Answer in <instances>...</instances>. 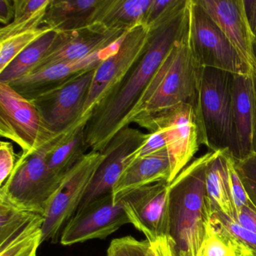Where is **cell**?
Instances as JSON below:
<instances>
[{"label": "cell", "mask_w": 256, "mask_h": 256, "mask_svg": "<svg viewBox=\"0 0 256 256\" xmlns=\"http://www.w3.org/2000/svg\"><path fill=\"white\" fill-rule=\"evenodd\" d=\"M187 4L174 20L151 34L149 46L140 60L92 110L84 126L85 142L90 151L102 152L120 130L130 126L132 112L184 30Z\"/></svg>", "instance_id": "6da1fadb"}, {"label": "cell", "mask_w": 256, "mask_h": 256, "mask_svg": "<svg viewBox=\"0 0 256 256\" xmlns=\"http://www.w3.org/2000/svg\"><path fill=\"white\" fill-rule=\"evenodd\" d=\"M204 68L193 53L188 12L184 30L151 78L128 118L140 127L181 104L196 108Z\"/></svg>", "instance_id": "7a4b0ae2"}, {"label": "cell", "mask_w": 256, "mask_h": 256, "mask_svg": "<svg viewBox=\"0 0 256 256\" xmlns=\"http://www.w3.org/2000/svg\"><path fill=\"white\" fill-rule=\"evenodd\" d=\"M214 154L192 162L169 184L168 236L178 256H198L210 230L214 203L206 192V170Z\"/></svg>", "instance_id": "3957f363"}, {"label": "cell", "mask_w": 256, "mask_h": 256, "mask_svg": "<svg viewBox=\"0 0 256 256\" xmlns=\"http://www.w3.org/2000/svg\"><path fill=\"white\" fill-rule=\"evenodd\" d=\"M234 74L204 68L196 102V119L200 144L210 151H228L235 161L239 148L233 115Z\"/></svg>", "instance_id": "277c9868"}, {"label": "cell", "mask_w": 256, "mask_h": 256, "mask_svg": "<svg viewBox=\"0 0 256 256\" xmlns=\"http://www.w3.org/2000/svg\"><path fill=\"white\" fill-rule=\"evenodd\" d=\"M60 134L38 150L19 156L12 173L0 187V194L22 209L44 215L49 199L62 180L50 172L46 162L48 152Z\"/></svg>", "instance_id": "5b68a950"}, {"label": "cell", "mask_w": 256, "mask_h": 256, "mask_svg": "<svg viewBox=\"0 0 256 256\" xmlns=\"http://www.w3.org/2000/svg\"><path fill=\"white\" fill-rule=\"evenodd\" d=\"M104 158L102 152L90 151L64 176L49 199L44 210L42 242L56 244L66 224L76 214Z\"/></svg>", "instance_id": "8992f818"}, {"label": "cell", "mask_w": 256, "mask_h": 256, "mask_svg": "<svg viewBox=\"0 0 256 256\" xmlns=\"http://www.w3.org/2000/svg\"><path fill=\"white\" fill-rule=\"evenodd\" d=\"M0 134L17 144L22 154L28 155L60 134L50 130L30 100L8 84L0 83Z\"/></svg>", "instance_id": "52a82bcc"}, {"label": "cell", "mask_w": 256, "mask_h": 256, "mask_svg": "<svg viewBox=\"0 0 256 256\" xmlns=\"http://www.w3.org/2000/svg\"><path fill=\"white\" fill-rule=\"evenodd\" d=\"M151 34L139 26L120 40L114 52L96 68L79 124H86L92 110L131 71L148 49Z\"/></svg>", "instance_id": "ba28073f"}, {"label": "cell", "mask_w": 256, "mask_h": 256, "mask_svg": "<svg viewBox=\"0 0 256 256\" xmlns=\"http://www.w3.org/2000/svg\"><path fill=\"white\" fill-rule=\"evenodd\" d=\"M188 12L192 47L199 64L203 68L251 76L222 31L197 0H188Z\"/></svg>", "instance_id": "9c48e42d"}, {"label": "cell", "mask_w": 256, "mask_h": 256, "mask_svg": "<svg viewBox=\"0 0 256 256\" xmlns=\"http://www.w3.org/2000/svg\"><path fill=\"white\" fill-rule=\"evenodd\" d=\"M142 127L150 133L164 131L170 162V184L198 150L200 140L194 106L180 104L150 120Z\"/></svg>", "instance_id": "30bf717a"}, {"label": "cell", "mask_w": 256, "mask_h": 256, "mask_svg": "<svg viewBox=\"0 0 256 256\" xmlns=\"http://www.w3.org/2000/svg\"><path fill=\"white\" fill-rule=\"evenodd\" d=\"M95 70L80 73L59 88L31 100L54 132L62 134L80 125Z\"/></svg>", "instance_id": "8fae6325"}, {"label": "cell", "mask_w": 256, "mask_h": 256, "mask_svg": "<svg viewBox=\"0 0 256 256\" xmlns=\"http://www.w3.org/2000/svg\"><path fill=\"white\" fill-rule=\"evenodd\" d=\"M128 223L120 202L114 203L109 193L78 210L64 227L60 242L67 246L91 240L106 239Z\"/></svg>", "instance_id": "7c38bea8"}, {"label": "cell", "mask_w": 256, "mask_h": 256, "mask_svg": "<svg viewBox=\"0 0 256 256\" xmlns=\"http://www.w3.org/2000/svg\"><path fill=\"white\" fill-rule=\"evenodd\" d=\"M169 197V184L162 181L134 190L119 202L130 223L152 241L168 235Z\"/></svg>", "instance_id": "4fadbf2b"}, {"label": "cell", "mask_w": 256, "mask_h": 256, "mask_svg": "<svg viewBox=\"0 0 256 256\" xmlns=\"http://www.w3.org/2000/svg\"><path fill=\"white\" fill-rule=\"evenodd\" d=\"M126 34L119 30L108 29L100 23L72 32H58L50 52L31 73L56 64L76 62L102 52L118 42Z\"/></svg>", "instance_id": "5bb4252c"}, {"label": "cell", "mask_w": 256, "mask_h": 256, "mask_svg": "<svg viewBox=\"0 0 256 256\" xmlns=\"http://www.w3.org/2000/svg\"><path fill=\"white\" fill-rule=\"evenodd\" d=\"M149 137L130 126L119 132L102 150L104 158L78 210L104 194L112 192L114 186L126 167L127 160Z\"/></svg>", "instance_id": "9a60e30c"}, {"label": "cell", "mask_w": 256, "mask_h": 256, "mask_svg": "<svg viewBox=\"0 0 256 256\" xmlns=\"http://www.w3.org/2000/svg\"><path fill=\"white\" fill-rule=\"evenodd\" d=\"M221 29L256 80V38L246 16L244 0H197Z\"/></svg>", "instance_id": "2e32d148"}, {"label": "cell", "mask_w": 256, "mask_h": 256, "mask_svg": "<svg viewBox=\"0 0 256 256\" xmlns=\"http://www.w3.org/2000/svg\"><path fill=\"white\" fill-rule=\"evenodd\" d=\"M120 40L109 48L97 52L84 59L47 67L13 80L8 84L16 92L31 101L59 88L80 73L96 68L104 59L114 52Z\"/></svg>", "instance_id": "e0dca14e"}, {"label": "cell", "mask_w": 256, "mask_h": 256, "mask_svg": "<svg viewBox=\"0 0 256 256\" xmlns=\"http://www.w3.org/2000/svg\"><path fill=\"white\" fill-rule=\"evenodd\" d=\"M170 176V162L167 149L136 158L126 164L112 190L114 203L134 190L167 181Z\"/></svg>", "instance_id": "ac0fdd59"}, {"label": "cell", "mask_w": 256, "mask_h": 256, "mask_svg": "<svg viewBox=\"0 0 256 256\" xmlns=\"http://www.w3.org/2000/svg\"><path fill=\"white\" fill-rule=\"evenodd\" d=\"M106 0H50L43 26L58 32H72L96 22Z\"/></svg>", "instance_id": "d6986e66"}, {"label": "cell", "mask_w": 256, "mask_h": 256, "mask_svg": "<svg viewBox=\"0 0 256 256\" xmlns=\"http://www.w3.org/2000/svg\"><path fill=\"white\" fill-rule=\"evenodd\" d=\"M233 115L240 161L253 152L254 110L250 76L234 74Z\"/></svg>", "instance_id": "ffe728a7"}, {"label": "cell", "mask_w": 256, "mask_h": 256, "mask_svg": "<svg viewBox=\"0 0 256 256\" xmlns=\"http://www.w3.org/2000/svg\"><path fill=\"white\" fill-rule=\"evenodd\" d=\"M85 124H80L60 134L48 152L46 162L55 176H64L83 158L88 150L84 136Z\"/></svg>", "instance_id": "44dd1931"}, {"label": "cell", "mask_w": 256, "mask_h": 256, "mask_svg": "<svg viewBox=\"0 0 256 256\" xmlns=\"http://www.w3.org/2000/svg\"><path fill=\"white\" fill-rule=\"evenodd\" d=\"M152 0H106L96 23L128 32L143 26Z\"/></svg>", "instance_id": "7402d4cb"}, {"label": "cell", "mask_w": 256, "mask_h": 256, "mask_svg": "<svg viewBox=\"0 0 256 256\" xmlns=\"http://www.w3.org/2000/svg\"><path fill=\"white\" fill-rule=\"evenodd\" d=\"M228 152L224 150L214 151L206 167V188L214 204L224 215L235 220L234 208L229 186Z\"/></svg>", "instance_id": "603a6c76"}, {"label": "cell", "mask_w": 256, "mask_h": 256, "mask_svg": "<svg viewBox=\"0 0 256 256\" xmlns=\"http://www.w3.org/2000/svg\"><path fill=\"white\" fill-rule=\"evenodd\" d=\"M58 36V32L52 30L26 48L0 72V83L10 84L30 74L50 52Z\"/></svg>", "instance_id": "cb8c5ba5"}, {"label": "cell", "mask_w": 256, "mask_h": 256, "mask_svg": "<svg viewBox=\"0 0 256 256\" xmlns=\"http://www.w3.org/2000/svg\"><path fill=\"white\" fill-rule=\"evenodd\" d=\"M50 0H14L12 22L0 29V40L43 26Z\"/></svg>", "instance_id": "d4e9b609"}, {"label": "cell", "mask_w": 256, "mask_h": 256, "mask_svg": "<svg viewBox=\"0 0 256 256\" xmlns=\"http://www.w3.org/2000/svg\"><path fill=\"white\" fill-rule=\"evenodd\" d=\"M44 217L38 214L23 230L0 244V256H37L42 244Z\"/></svg>", "instance_id": "484cf974"}, {"label": "cell", "mask_w": 256, "mask_h": 256, "mask_svg": "<svg viewBox=\"0 0 256 256\" xmlns=\"http://www.w3.org/2000/svg\"><path fill=\"white\" fill-rule=\"evenodd\" d=\"M211 226L227 235L238 248L240 256H256V234L244 228L214 204Z\"/></svg>", "instance_id": "4316f807"}, {"label": "cell", "mask_w": 256, "mask_h": 256, "mask_svg": "<svg viewBox=\"0 0 256 256\" xmlns=\"http://www.w3.org/2000/svg\"><path fill=\"white\" fill-rule=\"evenodd\" d=\"M38 214L16 206L0 194V244L23 230Z\"/></svg>", "instance_id": "83f0119b"}, {"label": "cell", "mask_w": 256, "mask_h": 256, "mask_svg": "<svg viewBox=\"0 0 256 256\" xmlns=\"http://www.w3.org/2000/svg\"><path fill=\"white\" fill-rule=\"evenodd\" d=\"M50 30V28L42 26L0 40V72L26 48Z\"/></svg>", "instance_id": "f1b7e54d"}, {"label": "cell", "mask_w": 256, "mask_h": 256, "mask_svg": "<svg viewBox=\"0 0 256 256\" xmlns=\"http://www.w3.org/2000/svg\"><path fill=\"white\" fill-rule=\"evenodd\" d=\"M188 0H152L143 26L154 34L157 30L172 22L186 6Z\"/></svg>", "instance_id": "f546056e"}, {"label": "cell", "mask_w": 256, "mask_h": 256, "mask_svg": "<svg viewBox=\"0 0 256 256\" xmlns=\"http://www.w3.org/2000/svg\"><path fill=\"white\" fill-rule=\"evenodd\" d=\"M198 256H240V254L230 239L223 232L211 226Z\"/></svg>", "instance_id": "4dcf8cb0"}, {"label": "cell", "mask_w": 256, "mask_h": 256, "mask_svg": "<svg viewBox=\"0 0 256 256\" xmlns=\"http://www.w3.org/2000/svg\"><path fill=\"white\" fill-rule=\"evenodd\" d=\"M228 169L229 186H230V196L235 210V221L238 218L241 210L244 206H252L246 192L242 185V181L235 167V162L233 157L228 152Z\"/></svg>", "instance_id": "1f68e13d"}, {"label": "cell", "mask_w": 256, "mask_h": 256, "mask_svg": "<svg viewBox=\"0 0 256 256\" xmlns=\"http://www.w3.org/2000/svg\"><path fill=\"white\" fill-rule=\"evenodd\" d=\"M149 241L138 240L131 236L114 239L107 250V256H148Z\"/></svg>", "instance_id": "d6a6232c"}, {"label": "cell", "mask_w": 256, "mask_h": 256, "mask_svg": "<svg viewBox=\"0 0 256 256\" xmlns=\"http://www.w3.org/2000/svg\"><path fill=\"white\" fill-rule=\"evenodd\" d=\"M235 167L250 202L256 208V152L235 161Z\"/></svg>", "instance_id": "836d02e7"}, {"label": "cell", "mask_w": 256, "mask_h": 256, "mask_svg": "<svg viewBox=\"0 0 256 256\" xmlns=\"http://www.w3.org/2000/svg\"><path fill=\"white\" fill-rule=\"evenodd\" d=\"M164 149H167L164 131L158 130L154 132L149 133V137L144 142L143 144L128 157L127 164L136 158L152 155Z\"/></svg>", "instance_id": "e575fe53"}, {"label": "cell", "mask_w": 256, "mask_h": 256, "mask_svg": "<svg viewBox=\"0 0 256 256\" xmlns=\"http://www.w3.org/2000/svg\"><path fill=\"white\" fill-rule=\"evenodd\" d=\"M18 158L12 144L2 140L0 143V187L12 173Z\"/></svg>", "instance_id": "d590c367"}, {"label": "cell", "mask_w": 256, "mask_h": 256, "mask_svg": "<svg viewBox=\"0 0 256 256\" xmlns=\"http://www.w3.org/2000/svg\"><path fill=\"white\" fill-rule=\"evenodd\" d=\"M148 256H178L174 242L168 235L149 241Z\"/></svg>", "instance_id": "8d00e7d4"}, {"label": "cell", "mask_w": 256, "mask_h": 256, "mask_svg": "<svg viewBox=\"0 0 256 256\" xmlns=\"http://www.w3.org/2000/svg\"><path fill=\"white\" fill-rule=\"evenodd\" d=\"M244 228L256 234V208L254 205L244 206L236 220Z\"/></svg>", "instance_id": "74e56055"}, {"label": "cell", "mask_w": 256, "mask_h": 256, "mask_svg": "<svg viewBox=\"0 0 256 256\" xmlns=\"http://www.w3.org/2000/svg\"><path fill=\"white\" fill-rule=\"evenodd\" d=\"M14 16V0H0V23L2 26L10 24Z\"/></svg>", "instance_id": "f35d334b"}, {"label": "cell", "mask_w": 256, "mask_h": 256, "mask_svg": "<svg viewBox=\"0 0 256 256\" xmlns=\"http://www.w3.org/2000/svg\"><path fill=\"white\" fill-rule=\"evenodd\" d=\"M246 16L252 32L256 38V0H244Z\"/></svg>", "instance_id": "ab89813d"}, {"label": "cell", "mask_w": 256, "mask_h": 256, "mask_svg": "<svg viewBox=\"0 0 256 256\" xmlns=\"http://www.w3.org/2000/svg\"><path fill=\"white\" fill-rule=\"evenodd\" d=\"M253 98H254V136H253V152H256V80L252 79Z\"/></svg>", "instance_id": "60d3db41"}]
</instances>
